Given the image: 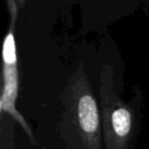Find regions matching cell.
Wrapping results in <instances>:
<instances>
[{"label": "cell", "mask_w": 149, "mask_h": 149, "mask_svg": "<svg viewBox=\"0 0 149 149\" xmlns=\"http://www.w3.org/2000/svg\"><path fill=\"white\" fill-rule=\"evenodd\" d=\"M9 11L11 15V27L7 32L3 41L2 59H3V88L0 100L1 112H6L11 116L24 129L28 136L33 140V135L29 126L22 114L15 107V100L19 91V72H17V55L15 40L13 35V24L17 17V5L15 0H7Z\"/></svg>", "instance_id": "1"}, {"label": "cell", "mask_w": 149, "mask_h": 149, "mask_svg": "<svg viewBox=\"0 0 149 149\" xmlns=\"http://www.w3.org/2000/svg\"><path fill=\"white\" fill-rule=\"evenodd\" d=\"M78 116L81 128L87 134H94L99 126L97 104L92 96L84 95L78 105Z\"/></svg>", "instance_id": "2"}, {"label": "cell", "mask_w": 149, "mask_h": 149, "mask_svg": "<svg viewBox=\"0 0 149 149\" xmlns=\"http://www.w3.org/2000/svg\"><path fill=\"white\" fill-rule=\"evenodd\" d=\"M111 124L113 131L118 137H126L132 127L131 112L126 108H118L112 112Z\"/></svg>", "instance_id": "3"}, {"label": "cell", "mask_w": 149, "mask_h": 149, "mask_svg": "<svg viewBox=\"0 0 149 149\" xmlns=\"http://www.w3.org/2000/svg\"><path fill=\"white\" fill-rule=\"evenodd\" d=\"M17 1H19V2L21 3V4H23V3H24V1H25V0H17Z\"/></svg>", "instance_id": "4"}]
</instances>
